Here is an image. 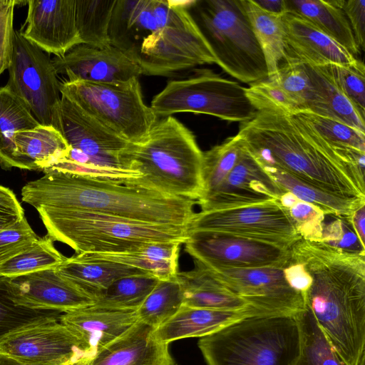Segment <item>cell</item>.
Here are the masks:
<instances>
[{"label":"cell","mask_w":365,"mask_h":365,"mask_svg":"<svg viewBox=\"0 0 365 365\" xmlns=\"http://www.w3.org/2000/svg\"><path fill=\"white\" fill-rule=\"evenodd\" d=\"M237 134L258 163L336 197L365 201L364 174L297 114L257 111Z\"/></svg>","instance_id":"1"},{"label":"cell","mask_w":365,"mask_h":365,"mask_svg":"<svg viewBox=\"0 0 365 365\" xmlns=\"http://www.w3.org/2000/svg\"><path fill=\"white\" fill-rule=\"evenodd\" d=\"M289 250L309 276L304 305L346 365H365V254L302 238Z\"/></svg>","instance_id":"2"},{"label":"cell","mask_w":365,"mask_h":365,"mask_svg":"<svg viewBox=\"0 0 365 365\" xmlns=\"http://www.w3.org/2000/svg\"><path fill=\"white\" fill-rule=\"evenodd\" d=\"M187 1L116 0L108 27L110 45L148 76L216 63L187 11Z\"/></svg>","instance_id":"3"},{"label":"cell","mask_w":365,"mask_h":365,"mask_svg":"<svg viewBox=\"0 0 365 365\" xmlns=\"http://www.w3.org/2000/svg\"><path fill=\"white\" fill-rule=\"evenodd\" d=\"M21 199L38 212L87 211L134 221L187 227L196 200L132 185L51 171L28 182Z\"/></svg>","instance_id":"4"},{"label":"cell","mask_w":365,"mask_h":365,"mask_svg":"<svg viewBox=\"0 0 365 365\" xmlns=\"http://www.w3.org/2000/svg\"><path fill=\"white\" fill-rule=\"evenodd\" d=\"M120 160L141 175L128 185L196 202L203 194V152L192 131L172 115L159 120L141 142L129 143Z\"/></svg>","instance_id":"5"},{"label":"cell","mask_w":365,"mask_h":365,"mask_svg":"<svg viewBox=\"0 0 365 365\" xmlns=\"http://www.w3.org/2000/svg\"><path fill=\"white\" fill-rule=\"evenodd\" d=\"M39 216L53 242H63L76 254H120L160 242L184 244L187 227L158 225L79 210L40 212Z\"/></svg>","instance_id":"6"},{"label":"cell","mask_w":365,"mask_h":365,"mask_svg":"<svg viewBox=\"0 0 365 365\" xmlns=\"http://www.w3.org/2000/svg\"><path fill=\"white\" fill-rule=\"evenodd\" d=\"M207 365H295L299 333L292 316L253 315L202 337Z\"/></svg>","instance_id":"7"},{"label":"cell","mask_w":365,"mask_h":365,"mask_svg":"<svg viewBox=\"0 0 365 365\" xmlns=\"http://www.w3.org/2000/svg\"><path fill=\"white\" fill-rule=\"evenodd\" d=\"M187 11L211 49L216 64L250 85L268 78L264 53L244 0L188 1Z\"/></svg>","instance_id":"8"},{"label":"cell","mask_w":365,"mask_h":365,"mask_svg":"<svg viewBox=\"0 0 365 365\" xmlns=\"http://www.w3.org/2000/svg\"><path fill=\"white\" fill-rule=\"evenodd\" d=\"M65 97L103 126L129 143L144 140L160 120L143 101L138 78L106 84L60 82Z\"/></svg>","instance_id":"9"},{"label":"cell","mask_w":365,"mask_h":365,"mask_svg":"<svg viewBox=\"0 0 365 365\" xmlns=\"http://www.w3.org/2000/svg\"><path fill=\"white\" fill-rule=\"evenodd\" d=\"M150 107L159 118L191 112L240 123L257 112L246 95V87L207 69L169 81L154 96Z\"/></svg>","instance_id":"10"},{"label":"cell","mask_w":365,"mask_h":365,"mask_svg":"<svg viewBox=\"0 0 365 365\" xmlns=\"http://www.w3.org/2000/svg\"><path fill=\"white\" fill-rule=\"evenodd\" d=\"M6 86L25 104L37 121L51 125L61 96L51 59L14 30Z\"/></svg>","instance_id":"11"},{"label":"cell","mask_w":365,"mask_h":365,"mask_svg":"<svg viewBox=\"0 0 365 365\" xmlns=\"http://www.w3.org/2000/svg\"><path fill=\"white\" fill-rule=\"evenodd\" d=\"M187 230L223 232L287 248L300 239L278 201L195 212Z\"/></svg>","instance_id":"12"},{"label":"cell","mask_w":365,"mask_h":365,"mask_svg":"<svg viewBox=\"0 0 365 365\" xmlns=\"http://www.w3.org/2000/svg\"><path fill=\"white\" fill-rule=\"evenodd\" d=\"M184 244L208 268L282 267L289 256V247L218 232L187 230Z\"/></svg>","instance_id":"13"},{"label":"cell","mask_w":365,"mask_h":365,"mask_svg":"<svg viewBox=\"0 0 365 365\" xmlns=\"http://www.w3.org/2000/svg\"><path fill=\"white\" fill-rule=\"evenodd\" d=\"M51 125L60 132L70 148L79 150L90 158V164L83 166L113 171L135 178L140 177L139 173L128 170L121 163L120 155L129 143L65 97L61 96L54 110Z\"/></svg>","instance_id":"14"},{"label":"cell","mask_w":365,"mask_h":365,"mask_svg":"<svg viewBox=\"0 0 365 365\" xmlns=\"http://www.w3.org/2000/svg\"><path fill=\"white\" fill-rule=\"evenodd\" d=\"M205 267L261 314L294 317L304 307L302 295L288 284L282 267Z\"/></svg>","instance_id":"15"},{"label":"cell","mask_w":365,"mask_h":365,"mask_svg":"<svg viewBox=\"0 0 365 365\" xmlns=\"http://www.w3.org/2000/svg\"><path fill=\"white\" fill-rule=\"evenodd\" d=\"M0 351L24 365H66L93 358L82 341L59 321L9 334L0 341Z\"/></svg>","instance_id":"16"},{"label":"cell","mask_w":365,"mask_h":365,"mask_svg":"<svg viewBox=\"0 0 365 365\" xmlns=\"http://www.w3.org/2000/svg\"><path fill=\"white\" fill-rule=\"evenodd\" d=\"M283 193L244 145L225 180L211 194L197 200V204L201 211L225 210L278 201Z\"/></svg>","instance_id":"17"},{"label":"cell","mask_w":365,"mask_h":365,"mask_svg":"<svg viewBox=\"0 0 365 365\" xmlns=\"http://www.w3.org/2000/svg\"><path fill=\"white\" fill-rule=\"evenodd\" d=\"M51 62L57 74L66 76L70 82L117 84L142 74L136 63L111 45L98 48L80 43Z\"/></svg>","instance_id":"18"},{"label":"cell","mask_w":365,"mask_h":365,"mask_svg":"<svg viewBox=\"0 0 365 365\" xmlns=\"http://www.w3.org/2000/svg\"><path fill=\"white\" fill-rule=\"evenodd\" d=\"M43 52L56 57L81 43L76 23L75 0H32L19 31Z\"/></svg>","instance_id":"19"},{"label":"cell","mask_w":365,"mask_h":365,"mask_svg":"<svg viewBox=\"0 0 365 365\" xmlns=\"http://www.w3.org/2000/svg\"><path fill=\"white\" fill-rule=\"evenodd\" d=\"M13 301L34 309L65 313L93 305L94 298L60 275L46 269L9 278Z\"/></svg>","instance_id":"20"},{"label":"cell","mask_w":365,"mask_h":365,"mask_svg":"<svg viewBox=\"0 0 365 365\" xmlns=\"http://www.w3.org/2000/svg\"><path fill=\"white\" fill-rule=\"evenodd\" d=\"M282 21L285 45L284 60L314 66H349L358 60L304 18L287 13L282 16Z\"/></svg>","instance_id":"21"},{"label":"cell","mask_w":365,"mask_h":365,"mask_svg":"<svg viewBox=\"0 0 365 365\" xmlns=\"http://www.w3.org/2000/svg\"><path fill=\"white\" fill-rule=\"evenodd\" d=\"M154 331L138 320L98 351L91 365H177L169 344L159 341Z\"/></svg>","instance_id":"22"},{"label":"cell","mask_w":365,"mask_h":365,"mask_svg":"<svg viewBox=\"0 0 365 365\" xmlns=\"http://www.w3.org/2000/svg\"><path fill=\"white\" fill-rule=\"evenodd\" d=\"M136 310H120L90 306L65 312L59 322L86 345L92 357L120 336L136 322Z\"/></svg>","instance_id":"23"},{"label":"cell","mask_w":365,"mask_h":365,"mask_svg":"<svg viewBox=\"0 0 365 365\" xmlns=\"http://www.w3.org/2000/svg\"><path fill=\"white\" fill-rule=\"evenodd\" d=\"M259 314L255 311H229L182 305L168 321L155 329V337L170 343L187 338H202L244 318Z\"/></svg>","instance_id":"24"},{"label":"cell","mask_w":365,"mask_h":365,"mask_svg":"<svg viewBox=\"0 0 365 365\" xmlns=\"http://www.w3.org/2000/svg\"><path fill=\"white\" fill-rule=\"evenodd\" d=\"M194 262V269L176 274L183 293L182 305L229 311L253 310L259 313L223 286L202 264Z\"/></svg>","instance_id":"25"},{"label":"cell","mask_w":365,"mask_h":365,"mask_svg":"<svg viewBox=\"0 0 365 365\" xmlns=\"http://www.w3.org/2000/svg\"><path fill=\"white\" fill-rule=\"evenodd\" d=\"M63 277L94 296L115 280L128 276L149 274L138 268L112 261L89 259L76 254L55 268Z\"/></svg>","instance_id":"26"},{"label":"cell","mask_w":365,"mask_h":365,"mask_svg":"<svg viewBox=\"0 0 365 365\" xmlns=\"http://www.w3.org/2000/svg\"><path fill=\"white\" fill-rule=\"evenodd\" d=\"M16 155L21 169L43 171L66 158L70 147L52 125H39L14 133Z\"/></svg>","instance_id":"27"},{"label":"cell","mask_w":365,"mask_h":365,"mask_svg":"<svg viewBox=\"0 0 365 365\" xmlns=\"http://www.w3.org/2000/svg\"><path fill=\"white\" fill-rule=\"evenodd\" d=\"M304 66L312 88L308 111L339 120L364 133V118L339 89L324 67Z\"/></svg>","instance_id":"28"},{"label":"cell","mask_w":365,"mask_h":365,"mask_svg":"<svg viewBox=\"0 0 365 365\" xmlns=\"http://www.w3.org/2000/svg\"><path fill=\"white\" fill-rule=\"evenodd\" d=\"M287 13L298 15L356 58L359 48L346 15L335 0H285Z\"/></svg>","instance_id":"29"},{"label":"cell","mask_w":365,"mask_h":365,"mask_svg":"<svg viewBox=\"0 0 365 365\" xmlns=\"http://www.w3.org/2000/svg\"><path fill=\"white\" fill-rule=\"evenodd\" d=\"M182 243L160 242L147 244L136 251L120 254L80 253L83 257L112 261L141 269L160 280L173 278L178 271Z\"/></svg>","instance_id":"30"},{"label":"cell","mask_w":365,"mask_h":365,"mask_svg":"<svg viewBox=\"0 0 365 365\" xmlns=\"http://www.w3.org/2000/svg\"><path fill=\"white\" fill-rule=\"evenodd\" d=\"M40 123L25 104L6 86L0 88V165L21 169L16 155L14 133Z\"/></svg>","instance_id":"31"},{"label":"cell","mask_w":365,"mask_h":365,"mask_svg":"<svg viewBox=\"0 0 365 365\" xmlns=\"http://www.w3.org/2000/svg\"><path fill=\"white\" fill-rule=\"evenodd\" d=\"M244 4L253 32L265 58L268 78L274 76L284 58L282 16L266 12L253 0H244Z\"/></svg>","instance_id":"32"},{"label":"cell","mask_w":365,"mask_h":365,"mask_svg":"<svg viewBox=\"0 0 365 365\" xmlns=\"http://www.w3.org/2000/svg\"><path fill=\"white\" fill-rule=\"evenodd\" d=\"M276 184L284 191L309 203L324 215L349 217L365 201L344 199L324 192L308 185L288 173L272 167L262 166Z\"/></svg>","instance_id":"33"},{"label":"cell","mask_w":365,"mask_h":365,"mask_svg":"<svg viewBox=\"0 0 365 365\" xmlns=\"http://www.w3.org/2000/svg\"><path fill=\"white\" fill-rule=\"evenodd\" d=\"M294 318L299 333V354L295 365H346L307 306Z\"/></svg>","instance_id":"34"},{"label":"cell","mask_w":365,"mask_h":365,"mask_svg":"<svg viewBox=\"0 0 365 365\" xmlns=\"http://www.w3.org/2000/svg\"><path fill=\"white\" fill-rule=\"evenodd\" d=\"M159 280L151 274L120 278L94 296L93 306L120 310H137Z\"/></svg>","instance_id":"35"},{"label":"cell","mask_w":365,"mask_h":365,"mask_svg":"<svg viewBox=\"0 0 365 365\" xmlns=\"http://www.w3.org/2000/svg\"><path fill=\"white\" fill-rule=\"evenodd\" d=\"M76 23L81 43L98 48L110 46L108 27L115 0H75Z\"/></svg>","instance_id":"36"},{"label":"cell","mask_w":365,"mask_h":365,"mask_svg":"<svg viewBox=\"0 0 365 365\" xmlns=\"http://www.w3.org/2000/svg\"><path fill=\"white\" fill-rule=\"evenodd\" d=\"M61 314L58 311L34 309L16 304L12 299L9 278L0 277V341L19 329L58 322Z\"/></svg>","instance_id":"37"},{"label":"cell","mask_w":365,"mask_h":365,"mask_svg":"<svg viewBox=\"0 0 365 365\" xmlns=\"http://www.w3.org/2000/svg\"><path fill=\"white\" fill-rule=\"evenodd\" d=\"M65 258L49 237H38L29 247L0 264V277L12 278L56 268Z\"/></svg>","instance_id":"38"},{"label":"cell","mask_w":365,"mask_h":365,"mask_svg":"<svg viewBox=\"0 0 365 365\" xmlns=\"http://www.w3.org/2000/svg\"><path fill=\"white\" fill-rule=\"evenodd\" d=\"M182 304L183 293L176 276L159 280L136 310L138 319L155 329L170 319Z\"/></svg>","instance_id":"39"},{"label":"cell","mask_w":365,"mask_h":365,"mask_svg":"<svg viewBox=\"0 0 365 365\" xmlns=\"http://www.w3.org/2000/svg\"><path fill=\"white\" fill-rule=\"evenodd\" d=\"M243 145L242 139L237 133L203 153L204 191L200 198L211 194L225 180L235 166Z\"/></svg>","instance_id":"40"},{"label":"cell","mask_w":365,"mask_h":365,"mask_svg":"<svg viewBox=\"0 0 365 365\" xmlns=\"http://www.w3.org/2000/svg\"><path fill=\"white\" fill-rule=\"evenodd\" d=\"M278 202L290 217L300 238L321 241L325 217L322 211L288 192H284Z\"/></svg>","instance_id":"41"},{"label":"cell","mask_w":365,"mask_h":365,"mask_svg":"<svg viewBox=\"0 0 365 365\" xmlns=\"http://www.w3.org/2000/svg\"><path fill=\"white\" fill-rule=\"evenodd\" d=\"M246 95L257 111H276L289 114L299 113L298 104L273 78L251 84Z\"/></svg>","instance_id":"42"},{"label":"cell","mask_w":365,"mask_h":365,"mask_svg":"<svg viewBox=\"0 0 365 365\" xmlns=\"http://www.w3.org/2000/svg\"><path fill=\"white\" fill-rule=\"evenodd\" d=\"M296 114L308 122L331 145L347 146L365 153V133L339 120L308 110Z\"/></svg>","instance_id":"43"},{"label":"cell","mask_w":365,"mask_h":365,"mask_svg":"<svg viewBox=\"0 0 365 365\" xmlns=\"http://www.w3.org/2000/svg\"><path fill=\"white\" fill-rule=\"evenodd\" d=\"M336 86L364 118L365 67L359 59L349 66H323Z\"/></svg>","instance_id":"44"},{"label":"cell","mask_w":365,"mask_h":365,"mask_svg":"<svg viewBox=\"0 0 365 365\" xmlns=\"http://www.w3.org/2000/svg\"><path fill=\"white\" fill-rule=\"evenodd\" d=\"M272 77L298 104L300 112L308 110L312 98V88L303 63L283 60L277 73Z\"/></svg>","instance_id":"45"},{"label":"cell","mask_w":365,"mask_h":365,"mask_svg":"<svg viewBox=\"0 0 365 365\" xmlns=\"http://www.w3.org/2000/svg\"><path fill=\"white\" fill-rule=\"evenodd\" d=\"M328 224H323L322 242L341 251L351 254H365V245L356 234L349 217H335Z\"/></svg>","instance_id":"46"},{"label":"cell","mask_w":365,"mask_h":365,"mask_svg":"<svg viewBox=\"0 0 365 365\" xmlns=\"http://www.w3.org/2000/svg\"><path fill=\"white\" fill-rule=\"evenodd\" d=\"M38 237L26 217L0 231V264L29 247Z\"/></svg>","instance_id":"47"},{"label":"cell","mask_w":365,"mask_h":365,"mask_svg":"<svg viewBox=\"0 0 365 365\" xmlns=\"http://www.w3.org/2000/svg\"><path fill=\"white\" fill-rule=\"evenodd\" d=\"M15 0H0V75L8 69L11 60Z\"/></svg>","instance_id":"48"},{"label":"cell","mask_w":365,"mask_h":365,"mask_svg":"<svg viewBox=\"0 0 365 365\" xmlns=\"http://www.w3.org/2000/svg\"><path fill=\"white\" fill-rule=\"evenodd\" d=\"M346 16L359 50L364 49L365 1L335 0Z\"/></svg>","instance_id":"49"},{"label":"cell","mask_w":365,"mask_h":365,"mask_svg":"<svg viewBox=\"0 0 365 365\" xmlns=\"http://www.w3.org/2000/svg\"><path fill=\"white\" fill-rule=\"evenodd\" d=\"M24 210L16 195L9 187L0 185V231L20 222Z\"/></svg>","instance_id":"50"},{"label":"cell","mask_w":365,"mask_h":365,"mask_svg":"<svg viewBox=\"0 0 365 365\" xmlns=\"http://www.w3.org/2000/svg\"><path fill=\"white\" fill-rule=\"evenodd\" d=\"M350 222L362 244L365 240V205L356 209L350 216Z\"/></svg>","instance_id":"51"},{"label":"cell","mask_w":365,"mask_h":365,"mask_svg":"<svg viewBox=\"0 0 365 365\" xmlns=\"http://www.w3.org/2000/svg\"><path fill=\"white\" fill-rule=\"evenodd\" d=\"M262 10L267 13L283 16L287 13L285 0H253Z\"/></svg>","instance_id":"52"},{"label":"cell","mask_w":365,"mask_h":365,"mask_svg":"<svg viewBox=\"0 0 365 365\" xmlns=\"http://www.w3.org/2000/svg\"><path fill=\"white\" fill-rule=\"evenodd\" d=\"M0 365H24L11 356L0 351Z\"/></svg>","instance_id":"53"},{"label":"cell","mask_w":365,"mask_h":365,"mask_svg":"<svg viewBox=\"0 0 365 365\" xmlns=\"http://www.w3.org/2000/svg\"><path fill=\"white\" fill-rule=\"evenodd\" d=\"M91 359H92V358L85 357V358H82L78 361L69 363L66 365H91Z\"/></svg>","instance_id":"54"}]
</instances>
